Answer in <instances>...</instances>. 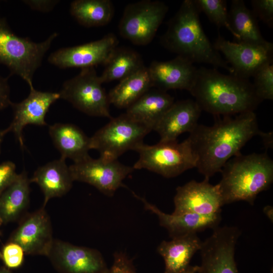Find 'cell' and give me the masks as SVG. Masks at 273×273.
I'll return each mask as SVG.
<instances>
[{
	"label": "cell",
	"instance_id": "cell-1",
	"mask_svg": "<svg viewBox=\"0 0 273 273\" xmlns=\"http://www.w3.org/2000/svg\"><path fill=\"white\" fill-rule=\"evenodd\" d=\"M215 116L212 126L198 124L190 133L192 149L197 157L196 168L204 179L221 172L231 158L253 136L261 135L254 111L232 116Z\"/></svg>",
	"mask_w": 273,
	"mask_h": 273
},
{
	"label": "cell",
	"instance_id": "cell-2",
	"mask_svg": "<svg viewBox=\"0 0 273 273\" xmlns=\"http://www.w3.org/2000/svg\"><path fill=\"white\" fill-rule=\"evenodd\" d=\"M189 92L202 111L214 116L254 111L262 102L249 79L223 74L216 68H198Z\"/></svg>",
	"mask_w": 273,
	"mask_h": 273
},
{
	"label": "cell",
	"instance_id": "cell-3",
	"mask_svg": "<svg viewBox=\"0 0 273 273\" xmlns=\"http://www.w3.org/2000/svg\"><path fill=\"white\" fill-rule=\"evenodd\" d=\"M193 0H185L177 12L170 19L160 43L168 51L192 63H205L214 68L233 71L205 33L199 14Z\"/></svg>",
	"mask_w": 273,
	"mask_h": 273
},
{
	"label": "cell",
	"instance_id": "cell-4",
	"mask_svg": "<svg viewBox=\"0 0 273 273\" xmlns=\"http://www.w3.org/2000/svg\"><path fill=\"white\" fill-rule=\"evenodd\" d=\"M220 172L217 185L223 205L239 201L253 204L257 195L272 183L273 161L266 153H240L228 161Z\"/></svg>",
	"mask_w": 273,
	"mask_h": 273
},
{
	"label": "cell",
	"instance_id": "cell-5",
	"mask_svg": "<svg viewBox=\"0 0 273 273\" xmlns=\"http://www.w3.org/2000/svg\"><path fill=\"white\" fill-rule=\"evenodd\" d=\"M58 35L54 32L45 40L35 42L29 38L17 36L6 19L0 18V64L6 65L11 74L19 76L29 85L32 84L35 71Z\"/></svg>",
	"mask_w": 273,
	"mask_h": 273
},
{
	"label": "cell",
	"instance_id": "cell-6",
	"mask_svg": "<svg viewBox=\"0 0 273 273\" xmlns=\"http://www.w3.org/2000/svg\"><path fill=\"white\" fill-rule=\"evenodd\" d=\"M134 151L139 154L134 169H146L171 178L196 167L197 157L188 138L181 143L159 141L152 146L143 143Z\"/></svg>",
	"mask_w": 273,
	"mask_h": 273
},
{
	"label": "cell",
	"instance_id": "cell-7",
	"mask_svg": "<svg viewBox=\"0 0 273 273\" xmlns=\"http://www.w3.org/2000/svg\"><path fill=\"white\" fill-rule=\"evenodd\" d=\"M151 131L126 113L122 114L112 117L90 138V148L98 150L100 157L105 160H116L126 151L134 150Z\"/></svg>",
	"mask_w": 273,
	"mask_h": 273
},
{
	"label": "cell",
	"instance_id": "cell-8",
	"mask_svg": "<svg viewBox=\"0 0 273 273\" xmlns=\"http://www.w3.org/2000/svg\"><path fill=\"white\" fill-rule=\"evenodd\" d=\"M102 84L95 67L81 69L78 74L64 82L59 92L60 99L87 115L111 119L110 104Z\"/></svg>",
	"mask_w": 273,
	"mask_h": 273
},
{
	"label": "cell",
	"instance_id": "cell-9",
	"mask_svg": "<svg viewBox=\"0 0 273 273\" xmlns=\"http://www.w3.org/2000/svg\"><path fill=\"white\" fill-rule=\"evenodd\" d=\"M168 11V7L158 1L129 4L119 22V33L135 45H147L153 39Z\"/></svg>",
	"mask_w": 273,
	"mask_h": 273
},
{
	"label": "cell",
	"instance_id": "cell-10",
	"mask_svg": "<svg viewBox=\"0 0 273 273\" xmlns=\"http://www.w3.org/2000/svg\"><path fill=\"white\" fill-rule=\"evenodd\" d=\"M213 229L211 236L202 242L201 264L196 273H239L235 252L240 230L231 226Z\"/></svg>",
	"mask_w": 273,
	"mask_h": 273
},
{
	"label": "cell",
	"instance_id": "cell-11",
	"mask_svg": "<svg viewBox=\"0 0 273 273\" xmlns=\"http://www.w3.org/2000/svg\"><path fill=\"white\" fill-rule=\"evenodd\" d=\"M73 181L87 183L104 195L111 197L121 187L123 180L133 171V167L125 165L117 160L106 161L90 156L69 166Z\"/></svg>",
	"mask_w": 273,
	"mask_h": 273
},
{
	"label": "cell",
	"instance_id": "cell-12",
	"mask_svg": "<svg viewBox=\"0 0 273 273\" xmlns=\"http://www.w3.org/2000/svg\"><path fill=\"white\" fill-rule=\"evenodd\" d=\"M59 273H107L109 268L97 249L54 240L47 256Z\"/></svg>",
	"mask_w": 273,
	"mask_h": 273
},
{
	"label": "cell",
	"instance_id": "cell-13",
	"mask_svg": "<svg viewBox=\"0 0 273 273\" xmlns=\"http://www.w3.org/2000/svg\"><path fill=\"white\" fill-rule=\"evenodd\" d=\"M118 43L115 35L109 33L96 41L59 49L50 54L48 61L62 69L105 65Z\"/></svg>",
	"mask_w": 273,
	"mask_h": 273
},
{
	"label": "cell",
	"instance_id": "cell-14",
	"mask_svg": "<svg viewBox=\"0 0 273 273\" xmlns=\"http://www.w3.org/2000/svg\"><path fill=\"white\" fill-rule=\"evenodd\" d=\"M50 217L44 207L26 213L8 242L19 245L25 254L47 256L54 239Z\"/></svg>",
	"mask_w": 273,
	"mask_h": 273
},
{
	"label": "cell",
	"instance_id": "cell-15",
	"mask_svg": "<svg viewBox=\"0 0 273 273\" xmlns=\"http://www.w3.org/2000/svg\"><path fill=\"white\" fill-rule=\"evenodd\" d=\"M172 214L193 213L205 216L220 214L223 206L221 196L216 185L204 179L193 180L176 188Z\"/></svg>",
	"mask_w": 273,
	"mask_h": 273
},
{
	"label": "cell",
	"instance_id": "cell-16",
	"mask_svg": "<svg viewBox=\"0 0 273 273\" xmlns=\"http://www.w3.org/2000/svg\"><path fill=\"white\" fill-rule=\"evenodd\" d=\"M213 44L230 64L233 74L242 78L249 79L263 65L272 63L273 48L231 42L220 35Z\"/></svg>",
	"mask_w": 273,
	"mask_h": 273
},
{
	"label": "cell",
	"instance_id": "cell-17",
	"mask_svg": "<svg viewBox=\"0 0 273 273\" xmlns=\"http://www.w3.org/2000/svg\"><path fill=\"white\" fill-rule=\"evenodd\" d=\"M28 97L21 102H11L14 117L7 128L8 132H13L22 149L24 148L23 130L25 126L33 124L47 125L45 117L51 106L60 99L58 93L41 92L35 89L33 84L29 85Z\"/></svg>",
	"mask_w": 273,
	"mask_h": 273
},
{
	"label": "cell",
	"instance_id": "cell-18",
	"mask_svg": "<svg viewBox=\"0 0 273 273\" xmlns=\"http://www.w3.org/2000/svg\"><path fill=\"white\" fill-rule=\"evenodd\" d=\"M147 68L152 87L166 92L169 89L190 92L198 69L193 63L178 56L167 61H153Z\"/></svg>",
	"mask_w": 273,
	"mask_h": 273
},
{
	"label": "cell",
	"instance_id": "cell-19",
	"mask_svg": "<svg viewBox=\"0 0 273 273\" xmlns=\"http://www.w3.org/2000/svg\"><path fill=\"white\" fill-rule=\"evenodd\" d=\"M202 110L193 100L174 102L154 128L160 137V141H177L186 132L190 133L198 124Z\"/></svg>",
	"mask_w": 273,
	"mask_h": 273
},
{
	"label": "cell",
	"instance_id": "cell-20",
	"mask_svg": "<svg viewBox=\"0 0 273 273\" xmlns=\"http://www.w3.org/2000/svg\"><path fill=\"white\" fill-rule=\"evenodd\" d=\"M132 193L135 197L142 201L146 210L158 216L160 225L167 230L171 239L189 234H197L207 229H214L218 225L221 219L220 214L205 216L193 213H165L145 198Z\"/></svg>",
	"mask_w": 273,
	"mask_h": 273
},
{
	"label": "cell",
	"instance_id": "cell-21",
	"mask_svg": "<svg viewBox=\"0 0 273 273\" xmlns=\"http://www.w3.org/2000/svg\"><path fill=\"white\" fill-rule=\"evenodd\" d=\"M30 181L37 184L42 191L44 198V207L50 199L66 194L74 181L65 159L61 157L39 167Z\"/></svg>",
	"mask_w": 273,
	"mask_h": 273
},
{
	"label": "cell",
	"instance_id": "cell-22",
	"mask_svg": "<svg viewBox=\"0 0 273 273\" xmlns=\"http://www.w3.org/2000/svg\"><path fill=\"white\" fill-rule=\"evenodd\" d=\"M202 241L197 233H192L163 241L157 252L165 263L164 273H182L190 265L194 255L200 250Z\"/></svg>",
	"mask_w": 273,
	"mask_h": 273
},
{
	"label": "cell",
	"instance_id": "cell-23",
	"mask_svg": "<svg viewBox=\"0 0 273 273\" xmlns=\"http://www.w3.org/2000/svg\"><path fill=\"white\" fill-rule=\"evenodd\" d=\"M49 132L61 158H69L76 162L89 156L90 138L77 126L56 123L49 126Z\"/></svg>",
	"mask_w": 273,
	"mask_h": 273
},
{
	"label": "cell",
	"instance_id": "cell-24",
	"mask_svg": "<svg viewBox=\"0 0 273 273\" xmlns=\"http://www.w3.org/2000/svg\"><path fill=\"white\" fill-rule=\"evenodd\" d=\"M30 178L24 170L0 195V227L21 219L30 200Z\"/></svg>",
	"mask_w": 273,
	"mask_h": 273
},
{
	"label": "cell",
	"instance_id": "cell-25",
	"mask_svg": "<svg viewBox=\"0 0 273 273\" xmlns=\"http://www.w3.org/2000/svg\"><path fill=\"white\" fill-rule=\"evenodd\" d=\"M174 102L173 97L166 92L150 89L127 108L125 113L152 131Z\"/></svg>",
	"mask_w": 273,
	"mask_h": 273
},
{
	"label": "cell",
	"instance_id": "cell-26",
	"mask_svg": "<svg viewBox=\"0 0 273 273\" xmlns=\"http://www.w3.org/2000/svg\"><path fill=\"white\" fill-rule=\"evenodd\" d=\"M229 17L230 26L235 35V42L273 48L272 43L262 36L257 19L244 1H231Z\"/></svg>",
	"mask_w": 273,
	"mask_h": 273
},
{
	"label": "cell",
	"instance_id": "cell-27",
	"mask_svg": "<svg viewBox=\"0 0 273 273\" xmlns=\"http://www.w3.org/2000/svg\"><path fill=\"white\" fill-rule=\"evenodd\" d=\"M152 87L148 68L138 71L120 81L108 94L110 104L127 109Z\"/></svg>",
	"mask_w": 273,
	"mask_h": 273
},
{
	"label": "cell",
	"instance_id": "cell-28",
	"mask_svg": "<svg viewBox=\"0 0 273 273\" xmlns=\"http://www.w3.org/2000/svg\"><path fill=\"white\" fill-rule=\"evenodd\" d=\"M100 76L102 83L121 80L145 67L141 55L136 51L117 47L105 65Z\"/></svg>",
	"mask_w": 273,
	"mask_h": 273
},
{
	"label": "cell",
	"instance_id": "cell-29",
	"mask_svg": "<svg viewBox=\"0 0 273 273\" xmlns=\"http://www.w3.org/2000/svg\"><path fill=\"white\" fill-rule=\"evenodd\" d=\"M70 11L77 21L86 27L107 25L114 12L109 0H75L71 3Z\"/></svg>",
	"mask_w": 273,
	"mask_h": 273
},
{
	"label": "cell",
	"instance_id": "cell-30",
	"mask_svg": "<svg viewBox=\"0 0 273 273\" xmlns=\"http://www.w3.org/2000/svg\"><path fill=\"white\" fill-rule=\"evenodd\" d=\"M200 13H203L218 28L225 27L235 35L230 24L227 1L225 0H193Z\"/></svg>",
	"mask_w": 273,
	"mask_h": 273
},
{
	"label": "cell",
	"instance_id": "cell-31",
	"mask_svg": "<svg viewBox=\"0 0 273 273\" xmlns=\"http://www.w3.org/2000/svg\"><path fill=\"white\" fill-rule=\"evenodd\" d=\"M254 86L258 97L263 101L273 100V64L269 63L261 67L253 76Z\"/></svg>",
	"mask_w": 273,
	"mask_h": 273
},
{
	"label": "cell",
	"instance_id": "cell-32",
	"mask_svg": "<svg viewBox=\"0 0 273 273\" xmlns=\"http://www.w3.org/2000/svg\"><path fill=\"white\" fill-rule=\"evenodd\" d=\"M2 260L9 269L18 268L21 266L24 260V252L17 244L8 242L1 252Z\"/></svg>",
	"mask_w": 273,
	"mask_h": 273
},
{
	"label": "cell",
	"instance_id": "cell-33",
	"mask_svg": "<svg viewBox=\"0 0 273 273\" xmlns=\"http://www.w3.org/2000/svg\"><path fill=\"white\" fill-rule=\"evenodd\" d=\"M251 11L256 18L268 27L273 26V1L252 0L251 1Z\"/></svg>",
	"mask_w": 273,
	"mask_h": 273
},
{
	"label": "cell",
	"instance_id": "cell-34",
	"mask_svg": "<svg viewBox=\"0 0 273 273\" xmlns=\"http://www.w3.org/2000/svg\"><path fill=\"white\" fill-rule=\"evenodd\" d=\"M113 262L107 273H136L132 260L123 252H116Z\"/></svg>",
	"mask_w": 273,
	"mask_h": 273
},
{
	"label": "cell",
	"instance_id": "cell-35",
	"mask_svg": "<svg viewBox=\"0 0 273 273\" xmlns=\"http://www.w3.org/2000/svg\"><path fill=\"white\" fill-rule=\"evenodd\" d=\"M17 174L13 162L9 161L0 164V195L13 181Z\"/></svg>",
	"mask_w": 273,
	"mask_h": 273
},
{
	"label": "cell",
	"instance_id": "cell-36",
	"mask_svg": "<svg viewBox=\"0 0 273 273\" xmlns=\"http://www.w3.org/2000/svg\"><path fill=\"white\" fill-rule=\"evenodd\" d=\"M22 2L31 9L42 12L51 11L59 2L54 0H25Z\"/></svg>",
	"mask_w": 273,
	"mask_h": 273
},
{
	"label": "cell",
	"instance_id": "cell-37",
	"mask_svg": "<svg viewBox=\"0 0 273 273\" xmlns=\"http://www.w3.org/2000/svg\"><path fill=\"white\" fill-rule=\"evenodd\" d=\"M10 92L8 78L0 75V110L10 106L12 102L10 99Z\"/></svg>",
	"mask_w": 273,
	"mask_h": 273
},
{
	"label": "cell",
	"instance_id": "cell-38",
	"mask_svg": "<svg viewBox=\"0 0 273 273\" xmlns=\"http://www.w3.org/2000/svg\"><path fill=\"white\" fill-rule=\"evenodd\" d=\"M263 140L264 145L267 148H272V132H263L260 136Z\"/></svg>",
	"mask_w": 273,
	"mask_h": 273
},
{
	"label": "cell",
	"instance_id": "cell-39",
	"mask_svg": "<svg viewBox=\"0 0 273 273\" xmlns=\"http://www.w3.org/2000/svg\"><path fill=\"white\" fill-rule=\"evenodd\" d=\"M198 266L190 265L189 267L182 273H196L198 269Z\"/></svg>",
	"mask_w": 273,
	"mask_h": 273
},
{
	"label": "cell",
	"instance_id": "cell-40",
	"mask_svg": "<svg viewBox=\"0 0 273 273\" xmlns=\"http://www.w3.org/2000/svg\"><path fill=\"white\" fill-rule=\"evenodd\" d=\"M8 132L7 129H5L3 130L0 129V153L1 149V144L4 138V135Z\"/></svg>",
	"mask_w": 273,
	"mask_h": 273
},
{
	"label": "cell",
	"instance_id": "cell-41",
	"mask_svg": "<svg viewBox=\"0 0 273 273\" xmlns=\"http://www.w3.org/2000/svg\"><path fill=\"white\" fill-rule=\"evenodd\" d=\"M0 273H13L10 269L7 268L6 267H0Z\"/></svg>",
	"mask_w": 273,
	"mask_h": 273
},
{
	"label": "cell",
	"instance_id": "cell-42",
	"mask_svg": "<svg viewBox=\"0 0 273 273\" xmlns=\"http://www.w3.org/2000/svg\"><path fill=\"white\" fill-rule=\"evenodd\" d=\"M0 259H2V253L1 251H0Z\"/></svg>",
	"mask_w": 273,
	"mask_h": 273
}]
</instances>
